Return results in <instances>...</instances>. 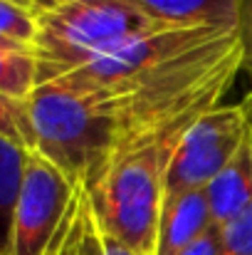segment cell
I'll use <instances>...</instances> for the list:
<instances>
[{
	"label": "cell",
	"instance_id": "obj_1",
	"mask_svg": "<svg viewBox=\"0 0 252 255\" xmlns=\"http://www.w3.org/2000/svg\"><path fill=\"white\" fill-rule=\"evenodd\" d=\"M243 70L240 27L156 25L55 80L91 94L116 127V154L180 139L218 107Z\"/></svg>",
	"mask_w": 252,
	"mask_h": 255
},
{
	"label": "cell",
	"instance_id": "obj_2",
	"mask_svg": "<svg viewBox=\"0 0 252 255\" xmlns=\"http://www.w3.org/2000/svg\"><path fill=\"white\" fill-rule=\"evenodd\" d=\"M30 151L55 164L77 186L94 188L116 156V127L99 102L60 82L37 85L25 99Z\"/></svg>",
	"mask_w": 252,
	"mask_h": 255
},
{
	"label": "cell",
	"instance_id": "obj_3",
	"mask_svg": "<svg viewBox=\"0 0 252 255\" xmlns=\"http://www.w3.org/2000/svg\"><path fill=\"white\" fill-rule=\"evenodd\" d=\"M180 139H154L119 151L99 183L86 191L104 233L134 253L159 251L166 173Z\"/></svg>",
	"mask_w": 252,
	"mask_h": 255
},
{
	"label": "cell",
	"instance_id": "obj_4",
	"mask_svg": "<svg viewBox=\"0 0 252 255\" xmlns=\"http://www.w3.org/2000/svg\"><path fill=\"white\" fill-rule=\"evenodd\" d=\"M156 25L131 0H72L37 15L32 42L37 85L80 70L109 47Z\"/></svg>",
	"mask_w": 252,
	"mask_h": 255
},
{
	"label": "cell",
	"instance_id": "obj_5",
	"mask_svg": "<svg viewBox=\"0 0 252 255\" xmlns=\"http://www.w3.org/2000/svg\"><path fill=\"white\" fill-rule=\"evenodd\" d=\"M252 134L250 117L240 104H218L183 134L166 173V201L203 191L225 169Z\"/></svg>",
	"mask_w": 252,
	"mask_h": 255
},
{
	"label": "cell",
	"instance_id": "obj_6",
	"mask_svg": "<svg viewBox=\"0 0 252 255\" xmlns=\"http://www.w3.org/2000/svg\"><path fill=\"white\" fill-rule=\"evenodd\" d=\"M77 188L80 186L55 164L42 159L37 151H30L15 203L7 255L47 253Z\"/></svg>",
	"mask_w": 252,
	"mask_h": 255
},
{
	"label": "cell",
	"instance_id": "obj_7",
	"mask_svg": "<svg viewBox=\"0 0 252 255\" xmlns=\"http://www.w3.org/2000/svg\"><path fill=\"white\" fill-rule=\"evenodd\" d=\"M45 255H144L134 253L126 246H121L119 241H114L111 236L104 233L91 196L86 193V188H77L65 221L60 223L50 248Z\"/></svg>",
	"mask_w": 252,
	"mask_h": 255
},
{
	"label": "cell",
	"instance_id": "obj_8",
	"mask_svg": "<svg viewBox=\"0 0 252 255\" xmlns=\"http://www.w3.org/2000/svg\"><path fill=\"white\" fill-rule=\"evenodd\" d=\"M213 228L208 191H188L164 203L156 255H183Z\"/></svg>",
	"mask_w": 252,
	"mask_h": 255
},
{
	"label": "cell",
	"instance_id": "obj_9",
	"mask_svg": "<svg viewBox=\"0 0 252 255\" xmlns=\"http://www.w3.org/2000/svg\"><path fill=\"white\" fill-rule=\"evenodd\" d=\"M208 191L210 221L223 228L252 206V134L233 156V161L220 171Z\"/></svg>",
	"mask_w": 252,
	"mask_h": 255
},
{
	"label": "cell",
	"instance_id": "obj_10",
	"mask_svg": "<svg viewBox=\"0 0 252 255\" xmlns=\"http://www.w3.org/2000/svg\"><path fill=\"white\" fill-rule=\"evenodd\" d=\"M159 25H233L240 15V0H131Z\"/></svg>",
	"mask_w": 252,
	"mask_h": 255
},
{
	"label": "cell",
	"instance_id": "obj_11",
	"mask_svg": "<svg viewBox=\"0 0 252 255\" xmlns=\"http://www.w3.org/2000/svg\"><path fill=\"white\" fill-rule=\"evenodd\" d=\"M30 149L15 144L7 136H0V255L10 253L12 236V216L22 183V173L27 166Z\"/></svg>",
	"mask_w": 252,
	"mask_h": 255
},
{
	"label": "cell",
	"instance_id": "obj_12",
	"mask_svg": "<svg viewBox=\"0 0 252 255\" xmlns=\"http://www.w3.org/2000/svg\"><path fill=\"white\" fill-rule=\"evenodd\" d=\"M37 85V62L32 47L0 35V94L10 99H27Z\"/></svg>",
	"mask_w": 252,
	"mask_h": 255
},
{
	"label": "cell",
	"instance_id": "obj_13",
	"mask_svg": "<svg viewBox=\"0 0 252 255\" xmlns=\"http://www.w3.org/2000/svg\"><path fill=\"white\" fill-rule=\"evenodd\" d=\"M0 35L32 47L37 35V15L12 0H0Z\"/></svg>",
	"mask_w": 252,
	"mask_h": 255
},
{
	"label": "cell",
	"instance_id": "obj_14",
	"mask_svg": "<svg viewBox=\"0 0 252 255\" xmlns=\"http://www.w3.org/2000/svg\"><path fill=\"white\" fill-rule=\"evenodd\" d=\"M0 136H7L15 144L30 149V122L25 102L0 94Z\"/></svg>",
	"mask_w": 252,
	"mask_h": 255
},
{
	"label": "cell",
	"instance_id": "obj_15",
	"mask_svg": "<svg viewBox=\"0 0 252 255\" xmlns=\"http://www.w3.org/2000/svg\"><path fill=\"white\" fill-rule=\"evenodd\" d=\"M218 255H252V206L220 228Z\"/></svg>",
	"mask_w": 252,
	"mask_h": 255
},
{
	"label": "cell",
	"instance_id": "obj_16",
	"mask_svg": "<svg viewBox=\"0 0 252 255\" xmlns=\"http://www.w3.org/2000/svg\"><path fill=\"white\" fill-rule=\"evenodd\" d=\"M238 27H240V42H243V70L248 72L252 89V0H240Z\"/></svg>",
	"mask_w": 252,
	"mask_h": 255
},
{
	"label": "cell",
	"instance_id": "obj_17",
	"mask_svg": "<svg viewBox=\"0 0 252 255\" xmlns=\"http://www.w3.org/2000/svg\"><path fill=\"white\" fill-rule=\"evenodd\" d=\"M218 248H220V228L213 226L205 236H200L183 255H218Z\"/></svg>",
	"mask_w": 252,
	"mask_h": 255
},
{
	"label": "cell",
	"instance_id": "obj_18",
	"mask_svg": "<svg viewBox=\"0 0 252 255\" xmlns=\"http://www.w3.org/2000/svg\"><path fill=\"white\" fill-rule=\"evenodd\" d=\"M67 2H72V0H32V7H35L37 15H42V12L55 10V7H60V5H67Z\"/></svg>",
	"mask_w": 252,
	"mask_h": 255
},
{
	"label": "cell",
	"instance_id": "obj_19",
	"mask_svg": "<svg viewBox=\"0 0 252 255\" xmlns=\"http://www.w3.org/2000/svg\"><path fill=\"white\" fill-rule=\"evenodd\" d=\"M243 107H245V112H248V117H250V124H252V89H250V94L243 99Z\"/></svg>",
	"mask_w": 252,
	"mask_h": 255
},
{
	"label": "cell",
	"instance_id": "obj_20",
	"mask_svg": "<svg viewBox=\"0 0 252 255\" xmlns=\"http://www.w3.org/2000/svg\"><path fill=\"white\" fill-rule=\"evenodd\" d=\"M12 2H17V5H22V7H27V10H32L35 12V7H32V0H12ZM37 15V12H35Z\"/></svg>",
	"mask_w": 252,
	"mask_h": 255
}]
</instances>
